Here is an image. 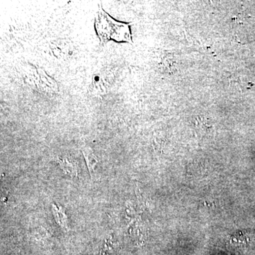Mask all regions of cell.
<instances>
[{"instance_id":"3957f363","label":"cell","mask_w":255,"mask_h":255,"mask_svg":"<svg viewBox=\"0 0 255 255\" xmlns=\"http://www.w3.org/2000/svg\"><path fill=\"white\" fill-rule=\"evenodd\" d=\"M52 211L53 213V216H54L55 220L56 223L62 227L64 230L67 231L68 230L67 227V218L66 216L64 210L62 206H57L56 204H53Z\"/></svg>"},{"instance_id":"277c9868","label":"cell","mask_w":255,"mask_h":255,"mask_svg":"<svg viewBox=\"0 0 255 255\" xmlns=\"http://www.w3.org/2000/svg\"><path fill=\"white\" fill-rule=\"evenodd\" d=\"M82 153L85 157V161L88 167L89 172L90 175L93 176V172H95V166L98 162L97 158L94 154L93 151L90 148H85L82 149Z\"/></svg>"},{"instance_id":"6da1fadb","label":"cell","mask_w":255,"mask_h":255,"mask_svg":"<svg viewBox=\"0 0 255 255\" xmlns=\"http://www.w3.org/2000/svg\"><path fill=\"white\" fill-rule=\"evenodd\" d=\"M95 29L100 39V44L105 46L110 40L132 43V35L128 23L116 21L105 12L101 4L95 17Z\"/></svg>"},{"instance_id":"7a4b0ae2","label":"cell","mask_w":255,"mask_h":255,"mask_svg":"<svg viewBox=\"0 0 255 255\" xmlns=\"http://www.w3.org/2000/svg\"><path fill=\"white\" fill-rule=\"evenodd\" d=\"M58 163L64 173L69 174L70 177H77V165L76 161L65 157L64 158H58Z\"/></svg>"}]
</instances>
